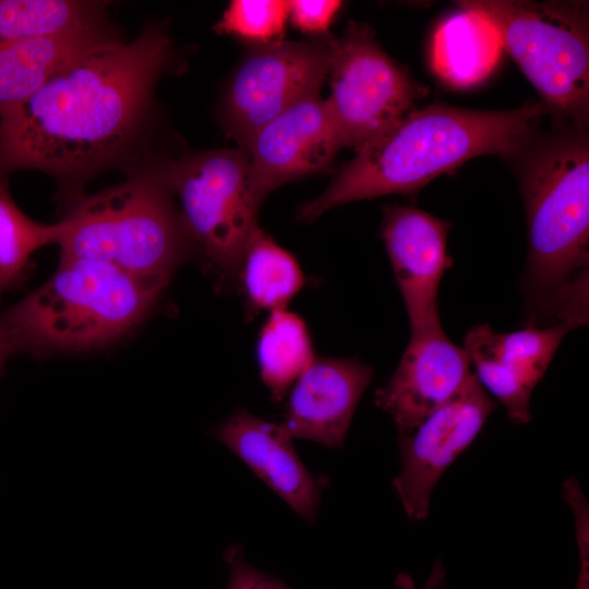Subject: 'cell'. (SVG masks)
<instances>
[{"instance_id": "1", "label": "cell", "mask_w": 589, "mask_h": 589, "mask_svg": "<svg viewBox=\"0 0 589 589\" xmlns=\"http://www.w3.org/2000/svg\"><path fill=\"white\" fill-rule=\"evenodd\" d=\"M164 22L72 63L0 116V178L38 170L69 204L104 171L129 170L151 153L144 140L158 80L175 65Z\"/></svg>"}, {"instance_id": "2", "label": "cell", "mask_w": 589, "mask_h": 589, "mask_svg": "<svg viewBox=\"0 0 589 589\" xmlns=\"http://www.w3.org/2000/svg\"><path fill=\"white\" fill-rule=\"evenodd\" d=\"M546 112L540 101L498 111L440 104L411 110L356 149L328 187L299 207L297 217L311 223L350 202L417 193L436 177L478 156H518Z\"/></svg>"}, {"instance_id": "3", "label": "cell", "mask_w": 589, "mask_h": 589, "mask_svg": "<svg viewBox=\"0 0 589 589\" xmlns=\"http://www.w3.org/2000/svg\"><path fill=\"white\" fill-rule=\"evenodd\" d=\"M520 175L528 227L525 325L588 321L589 145L582 130L528 152Z\"/></svg>"}, {"instance_id": "4", "label": "cell", "mask_w": 589, "mask_h": 589, "mask_svg": "<svg viewBox=\"0 0 589 589\" xmlns=\"http://www.w3.org/2000/svg\"><path fill=\"white\" fill-rule=\"evenodd\" d=\"M127 179L64 206L57 221L60 256L100 260L144 280L167 286L193 253L166 180L160 156L149 155Z\"/></svg>"}, {"instance_id": "5", "label": "cell", "mask_w": 589, "mask_h": 589, "mask_svg": "<svg viewBox=\"0 0 589 589\" xmlns=\"http://www.w3.org/2000/svg\"><path fill=\"white\" fill-rule=\"evenodd\" d=\"M165 287L100 260L60 256L47 281L0 312V324L16 351L93 349L137 326Z\"/></svg>"}, {"instance_id": "6", "label": "cell", "mask_w": 589, "mask_h": 589, "mask_svg": "<svg viewBox=\"0 0 589 589\" xmlns=\"http://www.w3.org/2000/svg\"><path fill=\"white\" fill-rule=\"evenodd\" d=\"M485 17L546 110L584 128L589 104L588 5L579 1L464 0Z\"/></svg>"}, {"instance_id": "7", "label": "cell", "mask_w": 589, "mask_h": 589, "mask_svg": "<svg viewBox=\"0 0 589 589\" xmlns=\"http://www.w3.org/2000/svg\"><path fill=\"white\" fill-rule=\"evenodd\" d=\"M160 161L195 251L220 284L237 281L263 203L253 188L247 152L215 148L160 156Z\"/></svg>"}, {"instance_id": "8", "label": "cell", "mask_w": 589, "mask_h": 589, "mask_svg": "<svg viewBox=\"0 0 589 589\" xmlns=\"http://www.w3.org/2000/svg\"><path fill=\"white\" fill-rule=\"evenodd\" d=\"M330 95L324 100L342 147L358 149L409 111L429 88L393 60L364 23L330 39Z\"/></svg>"}, {"instance_id": "9", "label": "cell", "mask_w": 589, "mask_h": 589, "mask_svg": "<svg viewBox=\"0 0 589 589\" xmlns=\"http://www.w3.org/2000/svg\"><path fill=\"white\" fill-rule=\"evenodd\" d=\"M332 36L254 46L226 84L220 121L245 149L254 134L281 112L318 95L328 74Z\"/></svg>"}, {"instance_id": "10", "label": "cell", "mask_w": 589, "mask_h": 589, "mask_svg": "<svg viewBox=\"0 0 589 589\" xmlns=\"http://www.w3.org/2000/svg\"><path fill=\"white\" fill-rule=\"evenodd\" d=\"M496 407L474 374L412 432L398 434L400 471L394 491L408 518L424 520L443 473L481 432Z\"/></svg>"}, {"instance_id": "11", "label": "cell", "mask_w": 589, "mask_h": 589, "mask_svg": "<svg viewBox=\"0 0 589 589\" xmlns=\"http://www.w3.org/2000/svg\"><path fill=\"white\" fill-rule=\"evenodd\" d=\"M342 148L320 95L291 106L260 129L247 148L253 188L263 202L280 185L323 172Z\"/></svg>"}, {"instance_id": "12", "label": "cell", "mask_w": 589, "mask_h": 589, "mask_svg": "<svg viewBox=\"0 0 589 589\" xmlns=\"http://www.w3.org/2000/svg\"><path fill=\"white\" fill-rule=\"evenodd\" d=\"M566 326H525L497 333L489 324L471 327L464 346L481 386L506 409L509 420H530V398L543 377L562 340Z\"/></svg>"}, {"instance_id": "13", "label": "cell", "mask_w": 589, "mask_h": 589, "mask_svg": "<svg viewBox=\"0 0 589 589\" xmlns=\"http://www.w3.org/2000/svg\"><path fill=\"white\" fill-rule=\"evenodd\" d=\"M450 225L410 205L383 209L382 238L402 297L410 332L441 325L438 287L453 260L447 254Z\"/></svg>"}, {"instance_id": "14", "label": "cell", "mask_w": 589, "mask_h": 589, "mask_svg": "<svg viewBox=\"0 0 589 589\" xmlns=\"http://www.w3.org/2000/svg\"><path fill=\"white\" fill-rule=\"evenodd\" d=\"M473 373L462 347L442 325L410 332L409 342L375 404L394 420L398 433L412 432L430 413L454 397Z\"/></svg>"}, {"instance_id": "15", "label": "cell", "mask_w": 589, "mask_h": 589, "mask_svg": "<svg viewBox=\"0 0 589 589\" xmlns=\"http://www.w3.org/2000/svg\"><path fill=\"white\" fill-rule=\"evenodd\" d=\"M373 370L357 359L315 358L289 390L283 428L292 438L344 445Z\"/></svg>"}, {"instance_id": "16", "label": "cell", "mask_w": 589, "mask_h": 589, "mask_svg": "<svg viewBox=\"0 0 589 589\" xmlns=\"http://www.w3.org/2000/svg\"><path fill=\"white\" fill-rule=\"evenodd\" d=\"M214 435L296 514L308 522L315 520L328 479L309 471L281 424L239 408L215 430Z\"/></svg>"}, {"instance_id": "17", "label": "cell", "mask_w": 589, "mask_h": 589, "mask_svg": "<svg viewBox=\"0 0 589 589\" xmlns=\"http://www.w3.org/2000/svg\"><path fill=\"white\" fill-rule=\"evenodd\" d=\"M123 40L111 23L47 38L0 40V116L72 63Z\"/></svg>"}, {"instance_id": "18", "label": "cell", "mask_w": 589, "mask_h": 589, "mask_svg": "<svg viewBox=\"0 0 589 589\" xmlns=\"http://www.w3.org/2000/svg\"><path fill=\"white\" fill-rule=\"evenodd\" d=\"M502 45L482 15L460 9L435 29L431 46L434 72L446 84L466 88L483 82L496 68Z\"/></svg>"}, {"instance_id": "19", "label": "cell", "mask_w": 589, "mask_h": 589, "mask_svg": "<svg viewBox=\"0 0 589 589\" xmlns=\"http://www.w3.org/2000/svg\"><path fill=\"white\" fill-rule=\"evenodd\" d=\"M250 314L286 309L305 283L297 260L259 226L251 233L238 278Z\"/></svg>"}, {"instance_id": "20", "label": "cell", "mask_w": 589, "mask_h": 589, "mask_svg": "<svg viewBox=\"0 0 589 589\" xmlns=\"http://www.w3.org/2000/svg\"><path fill=\"white\" fill-rule=\"evenodd\" d=\"M108 2L0 0V40L53 37L110 23Z\"/></svg>"}, {"instance_id": "21", "label": "cell", "mask_w": 589, "mask_h": 589, "mask_svg": "<svg viewBox=\"0 0 589 589\" xmlns=\"http://www.w3.org/2000/svg\"><path fill=\"white\" fill-rule=\"evenodd\" d=\"M256 356L261 378L276 401L315 360L304 322L286 309L269 313L259 335Z\"/></svg>"}, {"instance_id": "22", "label": "cell", "mask_w": 589, "mask_h": 589, "mask_svg": "<svg viewBox=\"0 0 589 589\" xmlns=\"http://www.w3.org/2000/svg\"><path fill=\"white\" fill-rule=\"evenodd\" d=\"M58 225L32 219L15 204L7 178H0V299L17 285L32 255L57 243Z\"/></svg>"}, {"instance_id": "23", "label": "cell", "mask_w": 589, "mask_h": 589, "mask_svg": "<svg viewBox=\"0 0 589 589\" xmlns=\"http://www.w3.org/2000/svg\"><path fill=\"white\" fill-rule=\"evenodd\" d=\"M288 23V1H230L214 31L254 46L281 40Z\"/></svg>"}, {"instance_id": "24", "label": "cell", "mask_w": 589, "mask_h": 589, "mask_svg": "<svg viewBox=\"0 0 589 589\" xmlns=\"http://www.w3.org/2000/svg\"><path fill=\"white\" fill-rule=\"evenodd\" d=\"M342 7L337 0L288 1V22L303 34L323 38Z\"/></svg>"}, {"instance_id": "25", "label": "cell", "mask_w": 589, "mask_h": 589, "mask_svg": "<svg viewBox=\"0 0 589 589\" xmlns=\"http://www.w3.org/2000/svg\"><path fill=\"white\" fill-rule=\"evenodd\" d=\"M224 558L230 573L227 589H292L278 578L250 565L239 544L227 548Z\"/></svg>"}, {"instance_id": "26", "label": "cell", "mask_w": 589, "mask_h": 589, "mask_svg": "<svg viewBox=\"0 0 589 589\" xmlns=\"http://www.w3.org/2000/svg\"><path fill=\"white\" fill-rule=\"evenodd\" d=\"M575 517L576 538L579 551V573L575 589H588L589 578V512L587 500L578 485H570L564 491Z\"/></svg>"}, {"instance_id": "27", "label": "cell", "mask_w": 589, "mask_h": 589, "mask_svg": "<svg viewBox=\"0 0 589 589\" xmlns=\"http://www.w3.org/2000/svg\"><path fill=\"white\" fill-rule=\"evenodd\" d=\"M446 570L442 561H436L425 581L418 586L413 578L407 574H400L396 577L393 589H444Z\"/></svg>"}, {"instance_id": "28", "label": "cell", "mask_w": 589, "mask_h": 589, "mask_svg": "<svg viewBox=\"0 0 589 589\" xmlns=\"http://www.w3.org/2000/svg\"><path fill=\"white\" fill-rule=\"evenodd\" d=\"M14 352H16V348L11 340V337L0 324V373L7 359Z\"/></svg>"}]
</instances>
